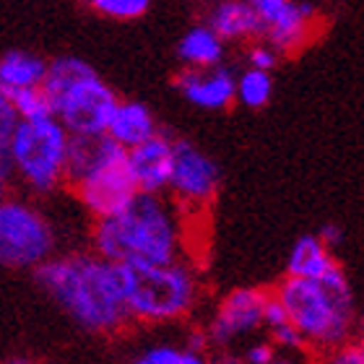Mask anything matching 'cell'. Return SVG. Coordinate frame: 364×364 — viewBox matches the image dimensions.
<instances>
[{"instance_id":"1","label":"cell","mask_w":364,"mask_h":364,"mask_svg":"<svg viewBox=\"0 0 364 364\" xmlns=\"http://www.w3.org/2000/svg\"><path fill=\"white\" fill-rule=\"evenodd\" d=\"M34 279L89 333H117L130 320L120 266L97 252L53 255L34 268Z\"/></svg>"},{"instance_id":"2","label":"cell","mask_w":364,"mask_h":364,"mask_svg":"<svg viewBox=\"0 0 364 364\" xmlns=\"http://www.w3.org/2000/svg\"><path fill=\"white\" fill-rule=\"evenodd\" d=\"M94 252L112 263H172L182 258L180 208L161 196L138 193L114 216L97 219L91 232Z\"/></svg>"},{"instance_id":"3","label":"cell","mask_w":364,"mask_h":364,"mask_svg":"<svg viewBox=\"0 0 364 364\" xmlns=\"http://www.w3.org/2000/svg\"><path fill=\"white\" fill-rule=\"evenodd\" d=\"M273 294L279 296L289 323L302 333L307 346L328 351L354 336L357 302L343 268H336L326 281L287 276Z\"/></svg>"},{"instance_id":"4","label":"cell","mask_w":364,"mask_h":364,"mask_svg":"<svg viewBox=\"0 0 364 364\" xmlns=\"http://www.w3.org/2000/svg\"><path fill=\"white\" fill-rule=\"evenodd\" d=\"M65 185L73 188L94 219L120 213L138 196L128 167V151L107 136H70Z\"/></svg>"},{"instance_id":"5","label":"cell","mask_w":364,"mask_h":364,"mask_svg":"<svg viewBox=\"0 0 364 364\" xmlns=\"http://www.w3.org/2000/svg\"><path fill=\"white\" fill-rule=\"evenodd\" d=\"M130 320L172 323L193 312L200 296V279L193 263H117Z\"/></svg>"},{"instance_id":"6","label":"cell","mask_w":364,"mask_h":364,"mask_svg":"<svg viewBox=\"0 0 364 364\" xmlns=\"http://www.w3.org/2000/svg\"><path fill=\"white\" fill-rule=\"evenodd\" d=\"M68 141V130L55 117L16 120L6 141L11 172L34 193H53L65 182Z\"/></svg>"},{"instance_id":"7","label":"cell","mask_w":364,"mask_h":364,"mask_svg":"<svg viewBox=\"0 0 364 364\" xmlns=\"http://www.w3.org/2000/svg\"><path fill=\"white\" fill-rule=\"evenodd\" d=\"M53 221L23 198L0 200V266L11 271H34L55 255Z\"/></svg>"},{"instance_id":"8","label":"cell","mask_w":364,"mask_h":364,"mask_svg":"<svg viewBox=\"0 0 364 364\" xmlns=\"http://www.w3.org/2000/svg\"><path fill=\"white\" fill-rule=\"evenodd\" d=\"M117 102L120 99L107 86V81L97 76V70H89L55 94L53 112L55 120L68 130V136L97 138L107 133Z\"/></svg>"},{"instance_id":"9","label":"cell","mask_w":364,"mask_h":364,"mask_svg":"<svg viewBox=\"0 0 364 364\" xmlns=\"http://www.w3.org/2000/svg\"><path fill=\"white\" fill-rule=\"evenodd\" d=\"M219 164L190 141H172V169L167 190L175 196L177 208H203L219 193Z\"/></svg>"},{"instance_id":"10","label":"cell","mask_w":364,"mask_h":364,"mask_svg":"<svg viewBox=\"0 0 364 364\" xmlns=\"http://www.w3.org/2000/svg\"><path fill=\"white\" fill-rule=\"evenodd\" d=\"M250 6L276 53H299L315 34L318 8L312 0H250Z\"/></svg>"},{"instance_id":"11","label":"cell","mask_w":364,"mask_h":364,"mask_svg":"<svg viewBox=\"0 0 364 364\" xmlns=\"http://www.w3.org/2000/svg\"><path fill=\"white\" fill-rule=\"evenodd\" d=\"M266 294L263 289L252 287H240L232 289L224 299L219 302L216 312H213L211 323L205 328L208 341L213 346H229L237 338L255 333L263 326V304H266Z\"/></svg>"},{"instance_id":"12","label":"cell","mask_w":364,"mask_h":364,"mask_svg":"<svg viewBox=\"0 0 364 364\" xmlns=\"http://www.w3.org/2000/svg\"><path fill=\"white\" fill-rule=\"evenodd\" d=\"M128 167L138 193L161 196L169 185L172 169V138L156 133L144 144L128 149Z\"/></svg>"},{"instance_id":"13","label":"cell","mask_w":364,"mask_h":364,"mask_svg":"<svg viewBox=\"0 0 364 364\" xmlns=\"http://www.w3.org/2000/svg\"><path fill=\"white\" fill-rule=\"evenodd\" d=\"M175 84L182 97L200 109H227L235 102V73L221 65L185 68L175 78Z\"/></svg>"},{"instance_id":"14","label":"cell","mask_w":364,"mask_h":364,"mask_svg":"<svg viewBox=\"0 0 364 364\" xmlns=\"http://www.w3.org/2000/svg\"><path fill=\"white\" fill-rule=\"evenodd\" d=\"M156 133H159V128H156L151 109L144 102H128L125 99V102H117V107H114L105 136L128 151V149L144 144Z\"/></svg>"},{"instance_id":"15","label":"cell","mask_w":364,"mask_h":364,"mask_svg":"<svg viewBox=\"0 0 364 364\" xmlns=\"http://www.w3.org/2000/svg\"><path fill=\"white\" fill-rule=\"evenodd\" d=\"M336 268L341 266L336 263L333 252L320 242L318 235H304L291 245V252H289V260H287V276L326 281Z\"/></svg>"},{"instance_id":"16","label":"cell","mask_w":364,"mask_h":364,"mask_svg":"<svg viewBox=\"0 0 364 364\" xmlns=\"http://www.w3.org/2000/svg\"><path fill=\"white\" fill-rule=\"evenodd\" d=\"M219 39H245L260 34V21L250 0H224L216 6L208 23Z\"/></svg>"},{"instance_id":"17","label":"cell","mask_w":364,"mask_h":364,"mask_svg":"<svg viewBox=\"0 0 364 364\" xmlns=\"http://www.w3.org/2000/svg\"><path fill=\"white\" fill-rule=\"evenodd\" d=\"M47 73V63L34 53L23 50H11L0 55V89H29V86H42Z\"/></svg>"},{"instance_id":"18","label":"cell","mask_w":364,"mask_h":364,"mask_svg":"<svg viewBox=\"0 0 364 364\" xmlns=\"http://www.w3.org/2000/svg\"><path fill=\"white\" fill-rule=\"evenodd\" d=\"M177 55L188 68H213L224 58V39L211 26H196L180 39Z\"/></svg>"},{"instance_id":"19","label":"cell","mask_w":364,"mask_h":364,"mask_svg":"<svg viewBox=\"0 0 364 364\" xmlns=\"http://www.w3.org/2000/svg\"><path fill=\"white\" fill-rule=\"evenodd\" d=\"M271 94H273V81L268 70L247 68L242 76L235 78V99L240 105L250 107V109L266 107Z\"/></svg>"},{"instance_id":"20","label":"cell","mask_w":364,"mask_h":364,"mask_svg":"<svg viewBox=\"0 0 364 364\" xmlns=\"http://www.w3.org/2000/svg\"><path fill=\"white\" fill-rule=\"evenodd\" d=\"M11 99V107L18 120H45V117H55L53 102L45 94L42 86H29V89H14L6 91Z\"/></svg>"},{"instance_id":"21","label":"cell","mask_w":364,"mask_h":364,"mask_svg":"<svg viewBox=\"0 0 364 364\" xmlns=\"http://www.w3.org/2000/svg\"><path fill=\"white\" fill-rule=\"evenodd\" d=\"M151 0H89V6L102 16L117 18V21H133L149 11Z\"/></svg>"},{"instance_id":"22","label":"cell","mask_w":364,"mask_h":364,"mask_svg":"<svg viewBox=\"0 0 364 364\" xmlns=\"http://www.w3.org/2000/svg\"><path fill=\"white\" fill-rule=\"evenodd\" d=\"M323 364H364V346L354 338L328 349V357Z\"/></svg>"},{"instance_id":"23","label":"cell","mask_w":364,"mask_h":364,"mask_svg":"<svg viewBox=\"0 0 364 364\" xmlns=\"http://www.w3.org/2000/svg\"><path fill=\"white\" fill-rule=\"evenodd\" d=\"M271 338H273V346H279V349H294V351H302L307 349V341L302 338V333L296 331L291 323H284L279 328H271Z\"/></svg>"},{"instance_id":"24","label":"cell","mask_w":364,"mask_h":364,"mask_svg":"<svg viewBox=\"0 0 364 364\" xmlns=\"http://www.w3.org/2000/svg\"><path fill=\"white\" fill-rule=\"evenodd\" d=\"M284 323H289L287 310H284V304L279 302V296L273 294V291H268L266 304H263V326L279 328V326H284Z\"/></svg>"},{"instance_id":"25","label":"cell","mask_w":364,"mask_h":364,"mask_svg":"<svg viewBox=\"0 0 364 364\" xmlns=\"http://www.w3.org/2000/svg\"><path fill=\"white\" fill-rule=\"evenodd\" d=\"M247 60H250V68L268 70V73H271V68H276V63H279V53H276L273 47L258 45V47H252L250 50Z\"/></svg>"},{"instance_id":"26","label":"cell","mask_w":364,"mask_h":364,"mask_svg":"<svg viewBox=\"0 0 364 364\" xmlns=\"http://www.w3.org/2000/svg\"><path fill=\"white\" fill-rule=\"evenodd\" d=\"M146 362L151 364H180L182 362V349L177 346H169V343H161V346H154V349L146 351Z\"/></svg>"},{"instance_id":"27","label":"cell","mask_w":364,"mask_h":364,"mask_svg":"<svg viewBox=\"0 0 364 364\" xmlns=\"http://www.w3.org/2000/svg\"><path fill=\"white\" fill-rule=\"evenodd\" d=\"M276 359V346L271 341H258L252 343L250 349L245 351V364H271Z\"/></svg>"},{"instance_id":"28","label":"cell","mask_w":364,"mask_h":364,"mask_svg":"<svg viewBox=\"0 0 364 364\" xmlns=\"http://www.w3.org/2000/svg\"><path fill=\"white\" fill-rule=\"evenodd\" d=\"M318 240L326 245L328 250H333V247H341V245H343V229H341V224H326V227L318 232Z\"/></svg>"},{"instance_id":"29","label":"cell","mask_w":364,"mask_h":364,"mask_svg":"<svg viewBox=\"0 0 364 364\" xmlns=\"http://www.w3.org/2000/svg\"><path fill=\"white\" fill-rule=\"evenodd\" d=\"M185 349H190V351H208L211 349V341H208L205 328H193V331H190L188 341H185Z\"/></svg>"},{"instance_id":"30","label":"cell","mask_w":364,"mask_h":364,"mask_svg":"<svg viewBox=\"0 0 364 364\" xmlns=\"http://www.w3.org/2000/svg\"><path fill=\"white\" fill-rule=\"evenodd\" d=\"M11 161L6 156V149H0V200H6L8 198V190H11Z\"/></svg>"},{"instance_id":"31","label":"cell","mask_w":364,"mask_h":364,"mask_svg":"<svg viewBox=\"0 0 364 364\" xmlns=\"http://www.w3.org/2000/svg\"><path fill=\"white\" fill-rule=\"evenodd\" d=\"M16 112H14V107H11V99H8V94L3 89H0V122L3 125H8V128H14L16 125Z\"/></svg>"},{"instance_id":"32","label":"cell","mask_w":364,"mask_h":364,"mask_svg":"<svg viewBox=\"0 0 364 364\" xmlns=\"http://www.w3.org/2000/svg\"><path fill=\"white\" fill-rule=\"evenodd\" d=\"M180 364H211V362H208V357H205V351L182 349V362Z\"/></svg>"},{"instance_id":"33","label":"cell","mask_w":364,"mask_h":364,"mask_svg":"<svg viewBox=\"0 0 364 364\" xmlns=\"http://www.w3.org/2000/svg\"><path fill=\"white\" fill-rule=\"evenodd\" d=\"M11 130L14 128H8V125L0 122V149H6V141H8V136H11Z\"/></svg>"},{"instance_id":"34","label":"cell","mask_w":364,"mask_h":364,"mask_svg":"<svg viewBox=\"0 0 364 364\" xmlns=\"http://www.w3.org/2000/svg\"><path fill=\"white\" fill-rule=\"evenodd\" d=\"M3 364H37V362H31V359H26V357H11Z\"/></svg>"},{"instance_id":"35","label":"cell","mask_w":364,"mask_h":364,"mask_svg":"<svg viewBox=\"0 0 364 364\" xmlns=\"http://www.w3.org/2000/svg\"><path fill=\"white\" fill-rule=\"evenodd\" d=\"M271 364H296L294 359H273Z\"/></svg>"},{"instance_id":"36","label":"cell","mask_w":364,"mask_h":364,"mask_svg":"<svg viewBox=\"0 0 364 364\" xmlns=\"http://www.w3.org/2000/svg\"><path fill=\"white\" fill-rule=\"evenodd\" d=\"M136 364H151V362H146V359H138V362Z\"/></svg>"}]
</instances>
